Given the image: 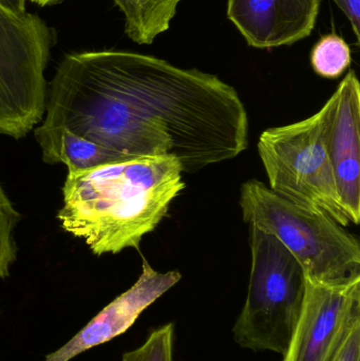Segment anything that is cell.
<instances>
[{"instance_id": "6da1fadb", "label": "cell", "mask_w": 360, "mask_h": 361, "mask_svg": "<svg viewBox=\"0 0 360 361\" xmlns=\"http://www.w3.org/2000/svg\"><path fill=\"white\" fill-rule=\"evenodd\" d=\"M42 124L63 127L120 160L170 157L183 173L232 160L249 141L234 87L213 74L122 50L66 55Z\"/></svg>"}, {"instance_id": "7a4b0ae2", "label": "cell", "mask_w": 360, "mask_h": 361, "mask_svg": "<svg viewBox=\"0 0 360 361\" xmlns=\"http://www.w3.org/2000/svg\"><path fill=\"white\" fill-rule=\"evenodd\" d=\"M183 169L170 157H145L68 173L61 229L101 256L137 248L166 216L185 187Z\"/></svg>"}, {"instance_id": "3957f363", "label": "cell", "mask_w": 360, "mask_h": 361, "mask_svg": "<svg viewBox=\"0 0 360 361\" xmlns=\"http://www.w3.org/2000/svg\"><path fill=\"white\" fill-rule=\"evenodd\" d=\"M240 206L243 220L275 235L306 277L328 284L360 279L359 241L329 214L300 207L257 180L241 187Z\"/></svg>"}, {"instance_id": "277c9868", "label": "cell", "mask_w": 360, "mask_h": 361, "mask_svg": "<svg viewBox=\"0 0 360 361\" xmlns=\"http://www.w3.org/2000/svg\"><path fill=\"white\" fill-rule=\"evenodd\" d=\"M249 231L251 276L232 334L243 349L285 355L304 307L306 274L275 235L255 226Z\"/></svg>"}, {"instance_id": "5b68a950", "label": "cell", "mask_w": 360, "mask_h": 361, "mask_svg": "<svg viewBox=\"0 0 360 361\" xmlns=\"http://www.w3.org/2000/svg\"><path fill=\"white\" fill-rule=\"evenodd\" d=\"M258 152L273 192L348 226L328 152L323 108L306 120L264 130Z\"/></svg>"}, {"instance_id": "8992f818", "label": "cell", "mask_w": 360, "mask_h": 361, "mask_svg": "<svg viewBox=\"0 0 360 361\" xmlns=\"http://www.w3.org/2000/svg\"><path fill=\"white\" fill-rule=\"evenodd\" d=\"M52 42L37 15L15 14L0 4V135L23 139L44 118Z\"/></svg>"}, {"instance_id": "52a82bcc", "label": "cell", "mask_w": 360, "mask_h": 361, "mask_svg": "<svg viewBox=\"0 0 360 361\" xmlns=\"http://www.w3.org/2000/svg\"><path fill=\"white\" fill-rule=\"evenodd\" d=\"M360 320V279L328 284L306 276L304 307L283 361H334Z\"/></svg>"}, {"instance_id": "ba28073f", "label": "cell", "mask_w": 360, "mask_h": 361, "mask_svg": "<svg viewBox=\"0 0 360 361\" xmlns=\"http://www.w3.org/2000/svg\"><path fill=\"white\" fill-rule=\"evenodd\" d=\"M325 140L342 207L353 224L360 221V85L354 70L323 105Z\"/></svg>"}, {"instance_id": "9c48e42d", "label": "cell", "mask_w": 360, "mask_h": 361, "mask_svg": "<svg viewBox=\"0 0 360 361\" xmlns=\"http://www.w3.org/2000/svg\"><path fill=\"white\" fill-rule=\"evenodd\" d=\"M181 278L177 271H156L144 259L137 281L104 307L63 347L46 355L44 361L72 360L88 350L124 334L148 307L173 288Z\"/></svg>"}, {"instance_id": "30bf717a", "label": "cell", "mask_w": 360, "mask_h": 361, "mask_svg": "<svg viewBox=\"0 0 360 361\" xmlns=\"http://www.w3.org/2000/svg\"><path fill=\"white\" fill-rule=\"evenodd\" d=\"M321 0H228V19L249 46H291L312 34Z\"/></svg>"}, {"instance_id": "8fae6325", "label": "cell", "mask_w": 360, "mask_h": 361, "mask_svg": "<svg viewBox=\"0 0 360 361\" xmlns=\"http://www.w3.org/2000/svg\"><path fill=\"white\" fill-rule=\"evenodd\" d=\"M34 137L42 150V161L46 164L66 165L68 173L88 171L122 161L109 150L63 127L38 124L34 128Z\"/></svg>"}, {"instance_id": "7c38bea8", "label": "cell", "mask_w": 360, "mask_h": 361, "mask_svg": "<svg viewBox=\"0 0 360 361\" xmlns=\"http://www.w3.org/2000/svg\"><path fill=\"white\" fill-rule=\"evenodd\" d=\"M124 15L125 33L137 44H151L168 31L182 0H112Z\"/></svg>"}, {"instance_id": "4fadbf2b", "label": "cell", "mask_w": 360, "mask_h": 361, "mask_svg": "<svg viewBox=\"0 0 360 361\" xmlns=\"http://www.w3.org/2000/svg\"><path fill=\"white\" fill-rule=\"evenodd\" d=\"M352 57L346 40L336 34L323 36L312 50L311 63L321 78H338L350 67Z\"/></svg>"}, {"instance_id": "5bb4252c", "label": "cell", "mask_w": 360, "mask_h": 361, "mask_svg": "<svg viewBox=\"0 0 360 361\" xmlns=\"http://www.w3.org/2000/svg\"><path fill=\"white\" fill-rule=\"evenodd\" d=\"M20 220V214L15 209L12 202L0 184V278L10 276L11 267L16 260L14 229Z\"/></svg>"}, {"instance_id": "9a60e30c", "label": "cell", "mask_w": 360, "mask_h": 361, "mask_svg": "<svg viewBox=\"0 0 360 361\" xmlns=\"http://www.w3.org/2000/svg\"><path fill=\"white\" fill-rule=\"evenodd\" d=\"M173 322L152 331L145 343L125 353L122 361H173Z\"/></svg>"}, {"instance_id": "2e32d148", "label": "cell", "mask_w": 360, "mask_h": 361, "mask_svg": "<svg viewBox=\"0 0 360 361\" xmlns=\"http://www.w3.org/2000/svg\"><path fill=\"white\" fill-rule=\"evenodd\" d=\"M334 361H360V320L347 335Z\"/></svg>"}, {"instance_id": "e0dca14e", "label": "cell", "mask_w": 360, "mask_h": 361, "mask_svg": "<svg viewBox=\"0 0 360 361\" xmlns=\"http://www.w3.org/2000/svg\"><path fill=\"white\" fill-rule=\"evenodd\" d=\"M352 25L357 44L360 42V0H333Z\"/></svg>"}, {"instance_id": "ac0fdd59", "label": "cell", "mask_w": 360, "mask_h": 361, "mask_svg": "<svg viewBox=\"0 0 360 361\" xmlns=\"http://www.w3.org/2000/svg\"><path fill=\"white\" fill-rule=\"evenodd\" d=\"M25 4H27V0H0V4H1L4 8L18 15L27 13Z\"/></svg>"}, {"instance_id": "d6986e66", "label": "cell", "mask_w": 360, "mask_h": 361, "mask_svg": "<svg viewBox=\"0 0 360 361\" xmlns=\"http://www.w3.org/2000/svg\"><path fill=\"white\" fill-rule=\"evenodd\" d=\"M32 4H37L39 6H51V4H57V2H61V0H29Z\"/></svg>"}]
</instances>
